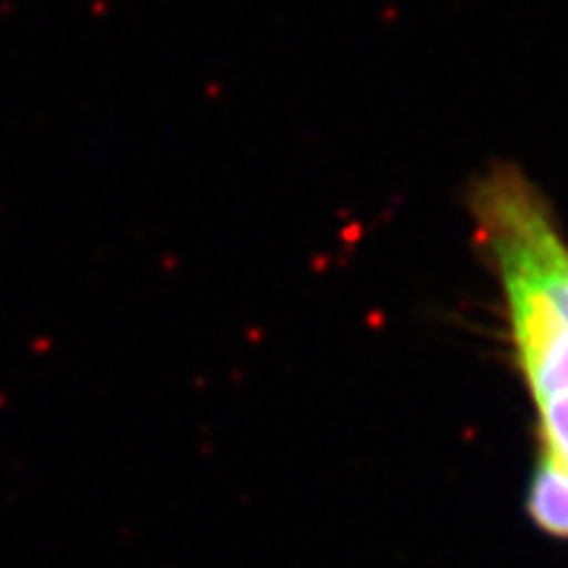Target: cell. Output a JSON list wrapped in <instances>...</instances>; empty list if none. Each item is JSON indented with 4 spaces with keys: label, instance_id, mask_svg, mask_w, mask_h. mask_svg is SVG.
<instances>
[{
    "label": "cell",
    "instance_id": "6da1fadb",
    "mask_svg": "<svg viewBox=\"0 0 568 568\" xmlns=\"http://www.w3.org/2000/svg\"><path fill=\"white\" fill-rule=\"evenodd\" d=\"M527 508L537 527L556 537H568V468L556 458L539 460L531 477Z\"/></svg>",
    "mask_w": 568,
    "mask_h": 568
}]
</instances>
